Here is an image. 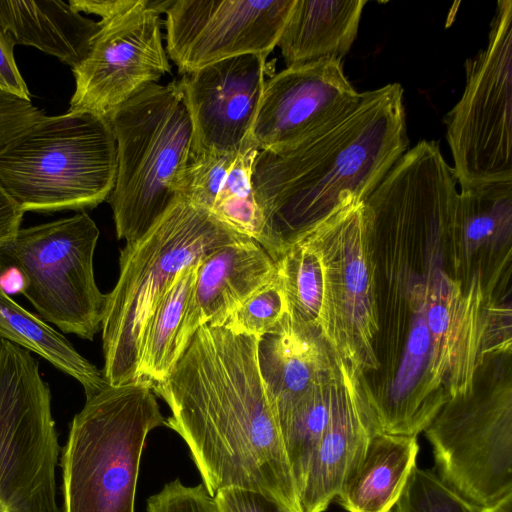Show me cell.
Returning a JSON list of instances; mask_svg holds the SVG:
<instances>
[{
	"label": "cell",
	"instance_id": "603a6c76",
	"mask_svg": "<svg viewBox=\"0 0 512 512\" xmlns=\"http://www.w3.org/2000/svg\"><path fill=\"white\" fill-rule=\"evenodd\" d=\"M0 338L44 358L83 387L86 398L108 383L102 370L84 358L61 333L0 290Z\"/></svg>",
	"mask_w": 512,
	"mask_h": 512
},
{
	"label": "cell",
	"instance_id": "e575fe53",
	"mask_svg": "<svg viewBox=\"0 0 512 512\" xmlns=\"http://www.w3.org/2000/svg\"><path fill=\"white\" fill-rule=\"evenodd\" d=\"M24 212L0 187V245L19 229Z\"/></svg>",
	"mask_w": 512,
	"mask_h": 512
},
{
	"label": "cell",
	"instance_id": "d590c367",
	"mask_svg": "<svg viewBox=\"0 0 512 512\" xmlns=\"http://www.w3.org/2000/svg\"><path fill=\"white\" fill-rule=\"evenodd\" d=\"M0 270V290L8 296L23 294L27 285L23 272L15 266Z\"/></svg>",
	"mask_w": 512,
	"mask_h": 512
},
{
	"label": "cell",
	"instance_id": "8d00e7d4",
	"mask_svg": "<svg viewBox=\"0 0 512 512\" xmlns=\"http://www.w3.org/2000/svg\"><path fill=\"white\" fill-rule=\"evenodd\" d=\"M485 508L487 512H512V494Z\"/></svg>",
	"mask_w": 512,
	"mask_h": 512
},
{
	"label": "cell",
	"instance_id": "83f0119b",
	"mask_svg": "<svg viewBox=\"0 0 512 512\" xmlns=\"http://www.w3.org/2000/svg\"><path fill=\"white\" fill-rule=\"evenodd\" d=\"M288 313V305L277 276L239 305L222 326L239 334L261 337Z\"/></svg>",
	"mask_w": 512,
	"mask_h": 512
},
{
	"label": "cell",
	"instance_id": "d6986e66",
	"mask_svg": "<svg viewBox=\"0 0 512 512\" xmlns=\"http://www.w3.org/2000/svg\"><path fill=\"white\" fill-rule=\"evenodd\" d=\"M339 357L314 329L287 313L258 342V364L278 419L315 385L332 377Z\"/></svg>",
	"mask_w": 512,
	"mask_h": 512
},
{
	"label": "cell",
	"instance_id": "8992f818",
	"mask_svg": "<svg viewBox=\"0 0 512 512\" xmlns=\"http://www.w3.org/2000/svg\"><path fill=\"white\" fill-rule=\"evenodd\" d=\"M116 168L109 121L67 111L42 117L0 150V187L24 213L82 212L107 200Z\"/></svg>",
	"mask_w": 512,
	"mask_h": 512
},
{
	"label": "cell",
	"instance_id": "44dd1931",
	"mask_svg": "<svg viewBox=\"0 0 512 512\" xmlns=\"http://www.w3.org/2000/svg\"><path fill=\"white\" fill-rule=\"evenodd\" d=\"M366 0H295L277 46L286 67L340 59L358 33Z\"/></svg>",
	"mask_w": 512,
	"mask_h": 512
},
{
	"label": "cell",
	"instance_id": "cb8c5ba5",
	"mask_svg": "<svg viewBox=\"0 0 512 512\" xmlns=\"http://www.w3.org/2000/svg\"><path fill=\"white\" fill-rule=\"evenodd\" d=\"M198 263L176 275L151 314L141 340L137 381L151 386L162 382L185 351L182 328Z\"/></svg>",
	"mask_w": 512,
	"mask_h": 512
},
{
	"label": "cell",
	"instance_id": "ac0fdd59",
	"mask_svg": "<svg viewBox=\"0 0 512 512\" xmlns=\"http://www.w3.org/2000/svg\"><path fill=\"white\" fill-rule=\"evenodd\" d=\"M276 276L275 261L251 238L223 245L203 257L184 318V349L200 327L222 326L239 305Z\"/></svg>",
	"mask_w": 512,
	"mask_h": 512
},
{
	"label": "cell",
	"instance_id": "52a82bcc",
	"mask_svg": "<svg viewBox=\"0 0 512 512\" xmlns=\"http://www.w3.org/2000/svg\"><path fill=\"white\" fill-rule=\"evenodd\" d=\"M99 229L84 211L20 228L0 245V269L15 266L26 278L23 295L41 319L92 340L101 329L107 294L95 281Z\"/></svg>",
	"mask_w": 512,
	"mask_h": 512
},
{
	"label": "cell",
	"instance_id": "f1b7e54d",
	"mask_svg": "<svg viewBox=\"0 0 512 512\" xmlns=\"http://www.w3.org/2000/svg\"><path fill=\"white\" fill-rule=\"evenodd\" d=\"M236 154H202L189 158L180 199L210 212Z\"/></svg>",
	"mask_w": 512,
	"mask_h": 512
},
{
	"label": "cell",
	"instance_id": "9c48e42d",
	"mask_svg": "<svg viewBox=\"0 0 512 512\" xmlns=\"http://www.w3.org/2000/svg\"><path fill=\"white\" fill-rule=\"evenodd\" d=\"M465 67V87L445 117L460 186L512 180V1L497 2L488 43Z\"/></svg>",
	"mask_w": 512,
	"mask_h": 512
},
{
	"label": "cell",
	"instance_id": "ffe728a7",
	"mask_svg": "<svg viewBox=\"0 0 512 512\" xmlns=\"http://www.w3.org/2000/svg\"><path fill=\"white\" fill-rule=\"evenodd\" d=\"M0 27L15 44L32 46L75 68L100 25L69 2L0 0Z\"/></svg>",
	"mask_w": 512,
	"mask_h": 512
},
{
	"label": "cell",
	"instance_id": "ba28073f",
	"mask_svg": "<svg viewBox=\"0 0 512 512\" xmlns=\"http://www.w3.org/2000/svg\"><path fill=\"white\" fill-rule=\"evenodd\" d=\"M51 393L28 350L0 338V512H60Z\"/></svg>",
	"mask_w": 512,
	"mask_h": 512
},
{
	"label": "cell",
	"instance_id": "6da1fadb",
	"mask_svg": "<svg viewBox=\"0 0 512 512\" xmlns=\"http://www.w3.org/2000/svg\"><path fill=\"white\" fill-rule=\"evenodd\" d=\"M259 339L204 325L151 387L168 405L166 426L186 443L210 496L243 488L302 512L258 364Z\"/></svg>",
	"mask_w": 512,
	"mask_h": 512
},
{
	"label": "cell",
	"instance_id": "4316f807",
	"mask_svg": "<svg viewBox=\"0 0 512 512\" xmlns=\"http://www.w3.org/2000/svg\"><path fill=\"white\" fill-rule=\"evenodd\" d=\"M391 512H487L444 484L435 472L417 465Z\"/></svg>",
	"mask_w": 512,
	"mask_h": 512
},
{
	"label": "cell",
	"instance_id": "3957f363",
	"mask_svg": "<svg viewBox=\"0 0 512 512\" xmlns=\"http://www.w3.org/2000/svg\"><path fill=\"white\" fill-rule=\"evenodd\" d=\"M247 238L209 211L179 199L141 239L126 244L101 323L102 373L109 385L137 382L146 324L176 275L214 249Z\"/></svg>",
	"mask_w": 512,
	"mask_h": 512
},
{
	"label": "cell",
	"instance_id": "1f68e13d",
	"mask_svg": "<svg viewBox=\"0 0 512 512\" xmlns=\"http://www.w3.org/2000/svg\"><path fill=\"white\" fill-rule=\"evenodd\" d=\"M213 499L217 512H292L260 492L243 488L222 489Z\"/></svg>",
	"mask_w": 512,
	"mask_h": 512
},
{
	"label": "cell",
	"instance_id": "484cf974",
	"mask_svg": "<svg viewBox=\"0 0 512 512\" xmlns=\"http://www.w3.org/2000/svg\"><path fill=\"white\" fill-rule=\"evenodd\" d=\"M258 150L251 145L237 153L210 210L220 221L257 243L263 228L252 184V167Z\"/></svg>",
	"mask_w": 512,
	"mask_h": 512
},
{
	"label": "cell",
	"instance_id": "d4e9b609",
	"mask_svg": "<svg viewBox=\"0 0 512 512\" xmlns=\"http://www.w3.org/2000/svg\"><path fill=\"white\" fill-rule=\"evenodd\" d=\"M340 360L332 377L311 388L289 412L278 419L297 495L311 456L333 415L341 385Z\"/></svg>",
	"mask_w": 512,
	"mask_h": 512
},
{
	"label": "cell",
	"instance_id": "d6a6232c",
	"mask_svg": "<svg viewBox=\"0 0 512 512\" xmlns=\"http://www.w3.org/2000/svg\"><path fill=\"white\" fill-rule=\"evenodd\" d=\"M15 45L12 37L0 27V95L31 101L14 58Z\"/></svg>",
	"mask_w": 512,
	"mask_h": 512
},
{
	"label": "cell",
	"instance_id": "7a4b0ae2",
	"mask_svg": "<svg viewBox=\"0 0 512 512\" xmlns=\"http://www.w3.org/2000/svg\"><path fill=\"white\" fill-rule=\"evenodd\" d=\"M403 88L364 91L297 141L258 150L259 244L273 260L293 238L372 193L408 150Z\"/></svg>",
	"mask_w": 512,
	"mask_h": 512
},
{
	"label": "cell",
	"instance_id": "9a60e30c",
	"mask_svg": "<svg viewBox=\"0 0 512 512\" xmlns=\"http://www.w3.org/2000/svg\"><path fill=\"white\" fill-rule=\"evenodd\" d=\"M357 92L342 60L286 67L265 81L252 129L259 150L289 145L352 102Z\"/></svg>",
	"mask_w": 512,
	"mask_h": 512
},
{
	"label": "cell",
	"instance_id": "8fae6325",
	"mask_svg": "<svg viewBox=\"0 0 512 512\" xmlns=\"http://www.w3.org/2000/svg\"><path fill=\"white\" fill-rule=\"evenodd\" d=\"M88 54L72 69L75 91L70 112L107 118L146 86L171 72L162 42L160 13L149 0L102 19Z\"/></svg>",
	"mask_w": 512,
	"mask_h": 512
},
{
	"label": "cell",
	"instance_id": "2e32d148",
	"mask_svg": "<svg viewBox=\"0 0 512 512\" xmlns=\"http://www.w3.org/2000/svg\"><path fill=\"white\" fill-rule=\"evenodd\" d=\"M461 292L441 271L430 277L422 292L431 343L430 377L448 398L468 391L485 357L482 342L487 323L478 310L481 296Z\"/></svg>",
	"mask_w": 512,
	"mask_h": 512
},
{
	"label": "cell",
	"instance_id": "e0dca14e",
	"mask_svg": "<svg viewBox=\"0 0 512 512\" xmlns=\"http://www.w3.org/2000/svg\"><path fill=\"white\" fill-rule=\"evenodd\" d=\"M341 385L330 423L317 444L298 491L302 512H324L362 459L372 432L362 374L340 360Z\"/></svg>",
	"mask_w": 512,
	"mask_h": 512
},
{
	"label": "cell",
	"instance_id": "f546056e",
	"mask_svg": "<svg viewBox=\"0 0 512 512\" xmlns=\"http://www.w3.org/2000/svg\"><path fill=\"white\" fill-rule=\"evenodd\" d=\"M146 512H217L203 484L188 486L179 479L166 483L147 499Z\"/></svg>",
	"mask_w": 512,
	"mask_h": 512
},
{
	"label": "cell",
	"instance_id": "30bf717a",
	"mask_svg": "<svg viewBox=\"0 0 512 512\" xmlns=\"http://www.w3.org/2000/svg\"><path fill=\"white\" fill-rule=\"evenodd\" d=\"M437 476L466 500L489 507L512 494L510 384H473L449 397L423 431Z\"/></svg>",
	"mask_w": 512,
	"mask_h": 512
},
{
	"label": "cell",
	"instance_id": "836d02e7",
	"mask_svg": "<svg viewBox=\"0 0 512 512\" xmlns=\"http://www.w3.org/2000/svg\"><path fill=\"white\" fill-rule=\"evenodd\" d=\"M141 0H70L69 4L78 12L95 14L102 19L111 18L134 8Z\"/></svg>",
	"mask_w": 512,
	"mask_h": 512
},
{
	"label": "cell",
	"instance_id": "5b68a950",
	"mask_svg": "<svg viewBox=\"0 0 512 512\" xmlns=\"http://www.w3.org/2000/svg\"><path fill=\"white\" fill-rule=\"evenodd\" d=\"M166 426L151 385H107L72 419L60 465L62 512H134L141 455Z\"/></svg>",
	"mask_w": 512,
	"mask_h": 512
},
{
	"label": "cell",
	"instance_id": "5bb4252c",
	"mask_svg": "<svg viewBox=\"0 0 512 512\" xmlns=\"http://www.w3.org/2000/svg\"><path fill=\"white\" fill-rule=\"evenodd\" d=\"M267 59L232 57L182 75L178 81L192 123L190 157L236 154L255 145L252 129L265 85Z\"/></svg>",
	"mask_w": 512,
	"mask_h": 512
},
{
	"label": "cell",
	"instance_id": "4dcf8cb0",
	"mask_svg": "<svg viewBox=\"0 0 512 512\" xmlns=\"http://www.w3.org/2000/svg\"><path fill=\"white\" fill-rule=\"evenodd\" d=\"M44 116L32 101L0 95V150Z\"/></svg>",
	"mask_w": 512,
	"mask_h": 512
},
{
	"label": "cell",
	"instance_id": "4fadbf2b",
	"mask_svg": "<svg viewBox=\"0 0 512 512\" xmlns=\"http://www.w3.org/2000/svg\"><path fill=\"white\" fill-rule=\"evenodd\" d=\"M362 204L342 208L322 221L335 351L360 373L374 365L372 341L378 325L372 238Z\"/></svg>",
	"mask_w": 512,
	"mask_h": 512
},
{
	"label": "cell",
	"instance_id": "7402d4cb",
	"mask_svg": "<svg viewBox=\"0 0 512 512\" xmlns=\"http://www.w3.org/2000/svg\"><path fill=\"white\" fill-rule=\"evenodd\" d=\"M418 452L416 436L372 433L335 501L346 512H391L416 466Z\"/></svg>",
	"mask_w": 512,
	"mask_h": 512
},
{
	"label": "cell",
	"instance_id": "7c38bea8",
	"mask_svg": "<svg viewBox=\"0 0 512 512\" xmlns=\"http://www.w3.org/2000/svg\"><path fill=\"white\" fill-rule=\"evenodd\" d=\"M295 0H173L166 53L182 75L245 54L267 59Z\"/></svg>",
	"mask_w": 512,
	"mask_h": 512
},
{
	"label": "cell",
	"instance_id": "277c9868",
	"mask_svg": "<svg viewBox=\"0 0 512 512\" xmlns=\"http://www.w3.org/2000/svg\"><path fill=\"white\" fill-rule=\"evenodd\" d=\"M117 151L107 201L118 239H141L180 199L192 123L178 81L150 84L106 118Z\"/></svg>",
	"mask_w": 512,
	"mask_h": 512
}]
</instances>
